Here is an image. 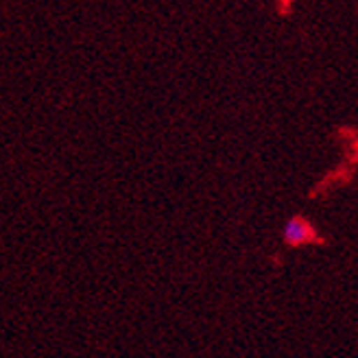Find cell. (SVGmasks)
<instances>
[{
  "label": "cell",
  "instance_id": "obj_1",
  "mask_svg": "<svg viewBox=\"0 0 358 358\" xmlns=\"http://www.w3.org/2000/svg\"><path fill=\"white\" fill-rule=\"evenodd\" d=\"M317 241V234L313 225L301 219V217H293L286 221L284 225V243L289 247H303V245H310Z\"/></svg>",
  "mask_w": 358,
  "mask_h": 358
}]
</instances>
